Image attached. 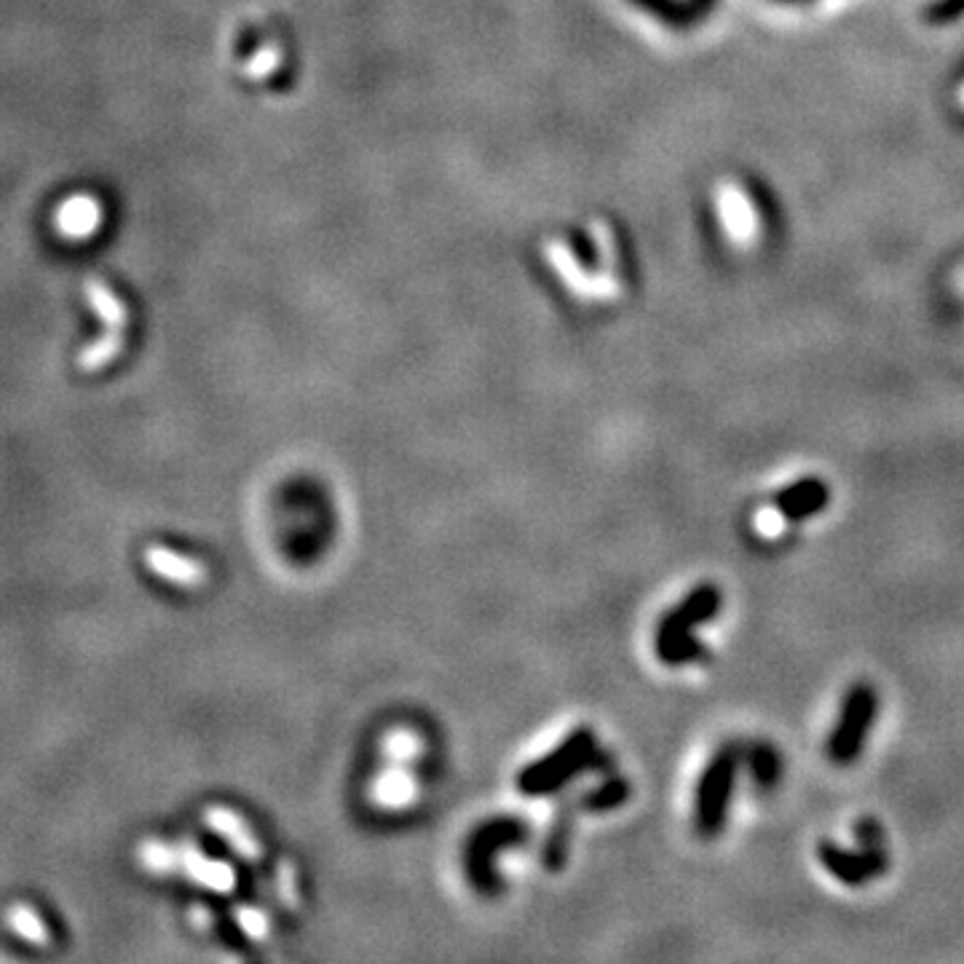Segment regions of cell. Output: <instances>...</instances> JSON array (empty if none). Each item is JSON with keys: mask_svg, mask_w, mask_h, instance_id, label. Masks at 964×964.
Masks as SVG:
<instances>
[{"mask_svg": "<svg viewBox=\"0 0 964 964\" xmlns=\"http://www.w3.org/2000/svg\"><path fill=\"white\" fill-rule=\"evenodd\" d=\"M721 603H724L721 590H718L716 584H699L697 590L688 592L686 601H683L681 606H675L673 612L659 621V630H657L659 659L668 662L670 668L699 662L707 651L705 646L694 638V630L721 612Z\"/></svg>", "mask_w": 964, "mask_h": 964, "instance_id": "cell-1", "label": "cell"}, {"mask_svg": "<svg viewBox=\"0 0 964 964\" xmlns=\"http://www.w3.org/2000/svg\"><path fill=\"white\" fill-rule=\"evenodd\" d=\"M878 716V694L871 683H852L841 702L839 718L828 737V759L839 766H850L863 755L871 729Z\"/></svg>", "mask_w": 964, "mask_h": 964, "instance_id": "cell-2", "label": "cell"}, {"mask_svg": "<svg viewBox=\"0 0 964 964\" xmlns=\"http://www.w3.org/2000/svg\"><path fill=\"white\" fill-rule=\"evenodd\" d=\"M737 769H740V750L726 746L713 755L705 774L699 780L697 802H694V820L702 836H716L724 828L726 811H729L731 788H735Z\"/></svg>", "mask_w": 964, "mask_h": 964, "instance_id": "cell-3", "label": "cell"}, {"mask_svg": "<svg viewBox=\"0 0 964 964\" xmlns=\"http://www.w3.org/2000/svg\"><path fill=\"white\" fill-rule=\"evenodd\" d=\"M592 750H595V735L590 729H576L563 746L526 766V772L520 774V788L526 793H547L560 788L587 764Z\"/></svg>", "mask_w": 964, "mask_h": 964, "instance_id": "cell-4", "label": "cell"}, {"mask_svg": "<svg viewBox=\"0 0 964 964\" xmlns=\"http://www.w3.org/2000/svg\"><path fill=\"white\" fill-rule=\"evenodd\" d=\"M817 860L822 863V868L831 874L836 882L847 884V887H865L874 878L884 876L889 868V855L887 852H871V850H847V847L836 844V841H820L817 844Z\"/></svg>", "mask_w": 964, "mask_h": 964, "instance_id": "cell-5", "label": "cell"}, {"mask_svg": "<svg viewBox=\"0 0 964 964\" xmlns=\"http://www.w3.org/2000/svg\"><path fill=\"white\" fill-rule=\"evenodd\" d=\"M54 231L65 242H89L102 225V204L91 193H72L54 210Z\"/></svg>", "mask_w": 964, "mask_h": 964, "instance_id": "cell-6", "label": "cell"}, {"mask_svg": "<svg viewBox=\"0 0 964 964\" xmlns=\"http://www.w3.org/2000/svg\"><path fill=\"white\" fill-rule=\"evenodd\" d=\"M774 509L788 523H802L820 515L831 504V487L822 478H802L774 493Z\"/></svg>", "mask_w": 964, "mask_h": 964, "instance_id": "cell-7", "label": "cell"}, {"mask_svg": "<svg viewBox=\"0 0 964 964\" xmlns=\"http://www.w3.org/2000/svg\"><path fill=\"white\" fill-rule=\"evenodd\" d=\"M143 558L145 565H148L156 576H161L164 582L169 584H177V587L193 590L206 582V569L199 563V560L186 558V554L172 552V549L167 547H148L143 552Z\"/></svg>", "mask_w": 964, "mask_h": 964, "instance_id": "cell-8", "label": "cell"}, {"mask_svg": "<svg viewBox=\"0 0 964 964\" xmlns=\"http://www.w3.org/2000/svg\"><path fill=\"white\" fill-rule=\"evenodd\" d=\"M177 868H182L193 882L204 884V887L215 889V893H231L236 884L234 868L228 863L206 857L197 847H177Z\"/></svg>", "mask_w": 964, "mask_h": 964, "instance_id": "cell-9", "label": "cell"}, {"mask_svg": "<svg viewBox=\"0 0 964 964\" xmlns=\"http://www.w3.org/2000/svg\"><path fill=\"white\" fill-rule=\"evenodd\" d=\"M83 295H87L89 309L100 316V322L105 325V333L124 335L130 327V309L126 303L110 290L108 282H102L100 277H91L83 282Z\"/></svg>", "mask_w": 964, "mask_h": 964, "instance_id": "cell-10", "label": "cell"}, {"mask_svg": "<svg viewBox=\"0 0 964 964\" xmlns=\"http://www.w3.org/2000/svg\"><path fill=\"white\" fill-rule=\"evenodd\" d=\"M204 820H206V826H210L212 831H217L220 836H223V839L228 841V844L234 847V850L239 852L244 860L264 857V850H260L258 839H255L253 831L244 826V820L239 815H234V811L225 809V807H210L204 811Z\"/></svg>", "mask_w": 964, "mask_h": 964, "instance_id": "cell-11", "label": "cell"}, {"mask_svg": "<svg viewBox=\"0 0 964 964\" xmlns=\"http://www.w3.org/2000/svg\"><path fill=\"white\" fill-rule=\"evenodd\" d=\"M5 924L14 935H20L22 941L38 945V949H46L52 945V932H48L46 921L38 917V911H33L30 906L24 903H14V906L5 911Z\"/></svg>", "mask_w": 964, "mask_h": 964, "instance_id": "cell-12", "label": "cell"}, {"mask_svg": "<svg viewBox=\"0 0 964 964\" xmlns=\"http://www.w3.org/2000/svg\"><path fill=\"white\" fill-rule=\"evenodd\" d=\"M121 351H124V335L105 333L100 335L94 344L83 346V349L78 351L76 365L81 373H100V370H105Z\"/></svg>", "mask_w": 964, "mask_h": 964, "instance_id": "cell-13", "label": "cell"}, {"mask_svg": "<svg viewBox=\"0 0 964 964\" xmlns=\"http://www.w3.org/2000/svg\"><path fill=\"white\" fill-rule=\"evenodd\" d=\"M413 793H416V788H413L411 769L402 764H394V769L383 772L375 785V798L386 807H405L413 798Z\"/></svg>", "mask_w": 964, "mask_h": 964, "instance_id": "cell-14", "label": "cell"}, {"mask_svg": "<svg viewBox=\"0 0 964 964\" xmlns=\"http://www.w3.org/2000/svg\"><path fill=\"white\" fill-rule=\"evenodd\" d=\"M750 774H753L755 785L759 788H774L783 777V759H780L777 748L766 746V742H755L748 753Z\"/></svg>", "mask_w": 964, "mask_h": 964, "instance_id": "cell-15", "label": "cell"}, {"mask_svg": "<svg viewBox=\"0 0 964 964\" xmlns=\"http://www.w3.org/2000/svg\"><path fill=\"white\" fill-rule=\"evenodd\" d=\"M139 865L150 874H172L177 871V847L164 844V841H143L137 847Z\"/></svg>", "mask_w": 964, "mask_h": 964, "instance_id": "cell-16", "label": "cell"}, {"mask_svg": "<svg viewBox=\"0 0 964 964\" xmlns=\"http://www.w3.org/2000/svg\"><path fill=\"white\" fill-rule=\"evenodd\" d=\"M855 839H857L860 850L887 852L884 828H882V822L874 820V817H860V820L855 822Z\"/></svg>", "mask_w": 964, "mask_h": 964, "instance_id": "cell-17", "label": "cell"}, {"mask_svg": "<svg viewBox=\"0 0 964 964\" xmlns=\"http://www.w3.org/2000/svg\"><path fill=\"white\" fill-rule=\"evenodd\" d=\"M418 748L421 746H418L416 735H411V731H394V735L389 737V742H386L389 759H392L394 764H402V766H407L413 759H416Z\"/></svg>", "mask_w": 964, "mask_h": 964, "instance_id": "cell-18", "label": "cell"}, {"mask_svg": "<svg viewBox=\"0 0 964 964\" xmlns=\"http://www.w3.org/2000/svg\"><path fill=\"white\" fill-rule=\"evenodd\" d=\"M927 24H949L964 16V0H932L921 11Z\"/></svg>", "mask_w": 964, "mask_h": 964, "instance_id": "cell-19", "label": "cell"}, {"mask_svg": "<svg viewBox=\"0 0 964 964\" xmlns=\"http://www.w3.org/2000/svg\"><path fill=\"white\" fill-rule=\"evenodd\" d=\"M236 919H239L242 930L247 932L249 938H255V941H264V938L268 935V921H266L264 913L258 911V908L242 906L239 911H236Z\"/></svg>", "mask_w": 964, "mask_h": 964, "instance_id": "cell-20", "label": "cell"}, {"mask_svg": "<svg viewBox=\"0 0 964 964\" xmlns=\"http://www.w3.org/2000/svg\"><path fill=\"white\" fill-rule=\"evenodd\" d=\"M625 798H627V785L625 783H612V785H606V788H603V791H597L595 796L590 798V807L608 809V807H616V804H619V802H625Z\"/></svg>", "mask_w": 964, "mask_h": 964, "instance_id": "cell-21", "label": "cell"}]
</instances>
